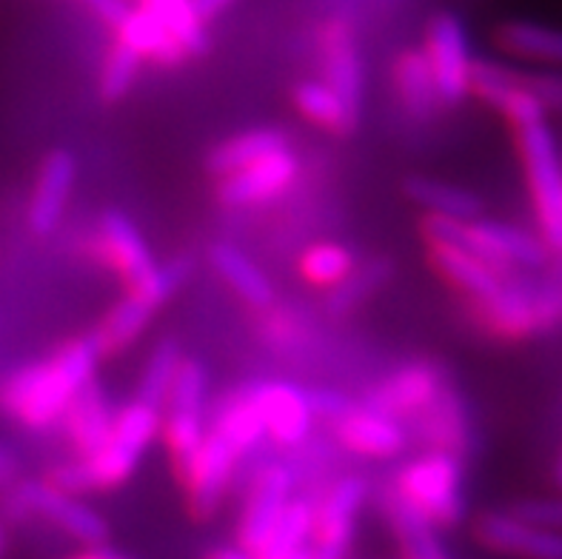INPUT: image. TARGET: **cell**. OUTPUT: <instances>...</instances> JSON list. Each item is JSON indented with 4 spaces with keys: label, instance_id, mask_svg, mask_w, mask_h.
Wrapping results in <instances>:
<instances>
[{
    "label": "cell",
    "instance_id": "1",
    "mask_svg": "<svg viewBox=\"0 0 562 559\" xmlns=\"http://www.w3.org/2000/svg\"><path fill=\"white\" fill-rule=\"evenodd\" d=\"M100 351L89 337H75L49 360L29 362L0 382V411L32 432H43L64 420V411L94 380Z\"/></svg>",
    "mask_w": 562,
    "mask_h": 559
},
{
    "label": "cell",
    "instance_id": "2",
    "mask_svg": "<svg viewBox=\"0 0 562 559\" xmlns=\"http://www.w3.org/2000/svg\"><path fill=\"white\" fill-rule=\"evenodd\" d=\"M394 489L435 525L451 528L463 523V457L446 451L423 454L400 471Z\"/></svg>",
    "mask_w": 562,
    "mask_h": 559
},
{
    "label": "cell",
    "instance_id": "3",
    "mask_svg": "<svg viewBox=\"0 0 562 559\" xmlns=\"http://www.w3.org/2000/svg\"><path fill=\"white\" fill-rule=\"evenodd\" d=\"M517 146L540 220L542 243L562 251V164L554 135L546 123H537L517 132Z\"/></svg>",
    "mask_w": 562,
    "mask_h": 559
},
{
    "label": "cell",
    "instance_id": "4",
    "mask_svg": "<svg viewBox=\"0 0 562 559\" xmlns=\"http://www.w3.org/2000/svg\"><path fill=\"white\" fill-rule=\"evenodd\" d=\"M474 317L485 332L503 340H526L540 332H549L562 317V298L554 291H528L520 286H499L497 294L485 300H471Z\"/></svg>",
    "mask_w": 562,
    "mask_h": 559
},
{
    "label": "cell",
    "instance_id": "5",
    "mask_svg": "<svg viewBox=\"0 0 562 559\" xmlns=\"http://www.w3.org/2000/svg\"><path fill=\"white\" fill-rule=\"evenodd\" d=\"M431 66V78L437 86V98L446 107L463 103L471 92V52L465 41L463 21L451 12H440L428 23L426 46H423Z\"/></svg>",
    "mask_w": 562,
    "mask_h": 559
},
{
    "label": "cell",
    "instance_id": "6",
    "mask_svg": "<svg viewBox=\"0 0 562 559\" xmlns=\"http://www.w3.org/2000/svg\"><path fill=\"white\" fill-rule=\"evenodd\" d=\"M292 489L294 477L285 466H266L257 471L237 523V546L243 551L255 554L257 559L263 557L285 505L292 503Z\"/></svg>",
    "mask_w": 562,
    "mask_h": 559
},
{
    "label": "cell",
    "instance_id": "7",
    "mask_svg": "<svg viewBox=\"0 0 562 559\" xmlns=\"http://www.w3.org/2000/svg\"><path fill=\"white\" fill-rule=\"evenodd\" d=\"M89 251H92V257H98L100 262H106V266H112L121 275L128 294H137L143 286L149 283V277L157 269L149 246L143 241L140 228L126 214L117 212V209L103 212L98 234L89 243Z\"/></svg>",
    "mask_w": 562,
    "mask_h": 559
},
{
    "label": "cell",
    "instance_id": "8",
    "mask_svg": "<svg viewBox=\"0 0 562 559\" xmlns=\"http://www.w3.org/2000/svg\"><path fill=\"white\" fill-rule=\"evenodd\" d=\"M246 396L257 405L260 417L278 446H300L306 443L314 425V411L308 403V391L285 380H260L243 385Z\"/></svg>",
    "mask_w": 562,
    "mask_h": 559
},
{
    "label": "cell",
    "instance_id": "9",
    "mask_svg": "<svg viewBox=\"0 0 562 559\" xmlns=\"http://www.w3.org/2000/svg\"><path fill=\"white\" fill-rule=\"evenodd\" d=\"M369 485L363 477H342L314 508V532L308 557L312 559H346L355 539L357 511L363 505Z\"/></svg>",
    "mask_w": 562,
    "mask_h": 559
},
{
    "label": "cell",
    "instance_id": "10",
    "mask_svg": "<svg viewBox=\"0 0 562 559\" xmlns=\"http://www.w3.org/2000/svg\"><path fill=\"white\" fill-rule=\"evenodd\" d=\"M18 496L23 500L26 511L41 514L43 519H49L55 528H60L71 539L83 543L86 548H98L109 543L106 519L100 517L98 511H92L86 503H80L78 496L52 489L46 480L23 482L21 489H18Z\"/></svg>",
    "mask_w": 562,
    "mask_h": 559
},
{
    "label": "cell",
    "instance_id": "11",
    "mask_svg": "<svg viewBox=\"0 0 562 559\" xmlns=\"http://www.w3.org/2000/svg\"><path fill=\"white\" fill-rule=\"evenodd\" d=\"M446 385H449V374L440 362L414 360L369 389L363 405L383 411L394 420L403 414H420Z\"/></svg>",
    "mask_w": 562,
    "mask_h": 559
},
{
    "label": "cell",
    "instance_id": "12",
    "mask_svg": "<svg viewBox=\"0 0 562 559\" xmlns=\"http://www.w3.org/2000/svg\"><path fill=\"white\" fill-rule=\"evenodd\" d=\"M471 92L485 100L488 107L497 109L517 132L537 123H546V109L540 100L520 83L517 71L499 66L485 57L471 60Z\"/></svg>",
    "mask_w": 562,
    "mask_h": 559
},
{
    "label": "cell",
    "instance_id": "13",
    "mask_svg": "<svg viewBox=\"0 0 562 559\" xmlns=\"http://www.w3.org/2000/svg\"><path fill=\"white\" fill-rule=\"evenodd\" d=\"M474 537L483 548L522 559H562V534L520 519L512 511H485L474 523Z\"/></svg>",
    "mask_w": 562,
    "mask_h": 559
},
{
    "label": "cell",
    "instance_id": "14",
    "mask_svg": "<svg viewBox=\"0 0 562 559\" xmlns=\"http://www.w3.org/2000/svg\"><path fill=\"white\" fill-rule=\"evenodd\" d=\"M321 49L326 86L337 94L346 114L357 126L360 109H363V60L357 55L349 23L328 21L321 32Z\"/></svg>",
    "mask_w": 562,
    "mask_h": 559
},
{
    "label": "cell",
    "instance_id": "15",
    "mask_svg": "<svg viewBox=\"0 0 562 559\" xmlns=\"http://www.w3.org/2000/svg\"><path fill=\"white\" fill-rule=\"evenodd\" d=\"M237 466V451L228 446L226 439L217 432H209L200 448V457L194 462L192 474L186 477V503H189V514L192 519L203 523L212 519L217 505H221L223 494H226L232 474Z\"/></svg>",
    "mask_w": 562,
    "mask_h": 559
},
{
    "label": "cell",
    "instance_id": "16",
    "mask_svg": "<svg viewBox=\"0 0 562 559\" xmlns=\"http://www.w3.org/2000/svg\"><path fill=\"white\" fill-rule=\"evenodd\" d=\"M75 178H78V160L71 152L55 149L43 157L32 200H29V228L37 237H49L60 226L66 203L75 189Z\"/></svg>",
    "mask_w": 562,
    "mask_h": 559
},
{
    "label": "cell",
    "instance_id": "17",
    "mask_svg": "<svg viewBox=\"0 0 562 559\" xmlns=\"http://www.w3.org/2000/svg\"><path fill=\"white\" fill-rule=\"evenodd\" d=\"M331 428L349 451L374 457V460H392L406 448L403 425L371 405L351 403L340 417L331 420Z\"/></svg>",
    "mask_w": 562,
    "mask_h": 559
},
{
    "label": "cell",
    "instance_id": "18",
    "mask_svg": "<svg viewBox=\"0 0 562 559\" xmlns=\"http://www.w3.org/2000/svg\"><path fill=\"white\" fill-rule=\"evenodd\" d=\"M294 178H297V157L289 149H283L278 155L260 160V164L249 166V169L221 178V183H217V200L223 205H232V209H237V205L266 203V200L283 194L292 186Z\"/></svg>",
    "mask_w": 562,
    "mask_h": 559
},
{
    "label": "cell",
    "instance_id": "19",
    "mask_svg": "<svg viewBox=\"0 0 562 559\" xmlns=\"http://www.w3.org/2000/svg\"><path fill=\"white\" fill-rule=\"evenodd\" d=\"M417 417H420L417 432L426 439V446H431V451H446L454 454V457L469 454L471 439H474L469 409H465L463 396L457 394L451 385H446Z\"/></svg>",
    "mask_w": 562,
    "mask_h": 559
},
{
    "label": "cell",
    "instance_id": "20",
    "mask_svg": "<svg viewBox=\"0 0 562 559\" xmlns=\"http://www.w3.org/2000/svg\"><path fill=\"white\" fill-rule=\"evenodd\" d=\"M380 505L400 543V559H446L437 525L420 508H414L394 485L383 491Z\"/></svg>",
    "mask_w": 562,
    "mask_h": 559
},
{
    "label": "cell",
    "instance_id": "21",
    "mask_svg": "<svg viewBox=\"0 0 562 559\" xmlns=\"http://www.w3.org/2000/svg\"><path fill=\"white\" fill-rule=\"evenodd\" d=\"M64 423L78 457H89V454H94L106 443L109 434H112L114 414L98 382L92 380L83 391L75 394L69 409L64 411Z\"/></svg>",
    "mask_w": 562,
    "mask_h": 559
},
{
    "label": "cell",
    "instance_id": "22",
    "mask_svg": "<svg viewBox=\"0 0 562 559\" xmlns=\"http://www.w3.org/2000/svg\"><path fill=\"white\" fill-rule=\"evenodd\" d=\"M283 149H289V141H285L283 132H278V128H251V132H240V135L217 143L209 152L206 169L214 178H228V175L249 169V166L260 164V160Z\"/></svg>",
    "mask_w": 562,
    "mask_h": 559
},
{
    "label": "cell",
    "instance_id": "23",
    "mask_svg": "<svg viewBox=\"0 0 562 559\" xmlns=\"http://www.w3.org/2000/svg\"><path fill=\"white\" fill-rule=\"evenodd\" d=\"M428 262L435 266L437 275L460 289L469 300H485L497 294L503 277L492 271L483 260L457 246H428Z\"/></svg>",
    "mask_w": 562,
    "mask_h": 559
},
{
    "label": "cell",
    "instance_id": "24",
    "mask_svg": "<svg viewBox=\"0 0 562 559\" xmlns=\"http://www.w3.org/2000/svg\"><path fill=\"white\" fill-rule=\"evenodd\" d=\"M209 262H212V269L226 280L228 289L235 291L243 303L257 309V312L271 309V303H274V289L269 286L263 271L257 269L255 262L243 255L240 248L232 246V243H214L209 248Z\"/></svg>",
    "mask_w": 562,
    "mask_h": 559
},
{
    "label": "cell",
    "instance_id": "25",
    "mask_svg": "<svg viewBox=\"0 0 562 559\" xmlns=\"http://www.w3.org/2000/svg\"><path fill=\"white\" fill-rule=\"evenodd\" d=\"M403 191L426 214H440V217L463 220V223L480 220V214H483V200L474 191L442 183L437 178H426V175H412V178H406Z\"/></svg>",
    "mask_w": 562,
    "mask_h": 559
},
{
    "label": "cell",
    "instance_id": "26",
    "mask_svg": "<svg viewBox=\"0 0 562 559\" xmlns=\"http://www.w3.org/2000/svg\"><path fill=\"white\" fill-rule=\"evenodd\" d=\"M114 41L126 43L143 60H155L160 66H178L186 60V52L146 9H128L123 23L114 29Z\"/></svg>",
    "mask_w": 562,
    "mask_h": 559
},
{
    "label": "cell",
    "instance_id": "27",
    "mask_svg": "<svg viewBox=\"0 0 562 559\" xmlns=\"http://www.w3.org/2000/svg\"><path fill=\"white\" fill-rule=\"evenodd\" d=\"M394 86H397L400 100H403V107L412 118H428L440 103L423 46L400 52L397 60H394Z\"/></svg>",
    "mask_w": 562,
    "mask_h": 559
},
{
    "label": "cell",
    "instance_id": "28",
    "mask_svg": "<svg viewBox=\"0 0 562 559\" xmlns=\"http://www.w3.org/2000/svg\"><path fill=\"white\" fill-rule=\"evenodd\" d=\"M494 43L506 55L562 66V29L535 21H506L494 32Z\"/></svg>",
    "mask_w": 562,
    "mask_h": 559
},
{
    "label": "cell",
    "instance_id": "29",
    "mask_svg": "<svg viewBox=\"0 0 562 559\" xmlns=\"http://www.w3.org/2000/svg\"><path fill=\"white\" fill-rule=\"evenodd\" d=\"M140 9H146L183 46L186 57H200L209 52L206 21L198 14L194 0H140Z\"/></svg>",
    "mask_w": 562,
    "mask_h": 559
},
{
    "label": "cell",
    "instance_id": "30",
    "mask_svg": "<svg viewBox=\"0 0 562 559\" xmlns=\"http://www.w3.org/2000/svg\"><path fill=\"white\" fill-rule=\"evenodd\" d=\"M164 432L166 448L171 454V466L180 482L192 474L194 462L200 457L203 439H206V428H203V411L198 409H166V420L160 425Z\"/></svg>",
    "mask_w": 562,
    "mask_h": 559
},
{
    "label": "cell",
    "instance_id": "31",
    "mask_svg": "<svg viewBox=\"0 0 562 559\" xmlns=\"http://www.w3.org/2000/svg\"><path fill=\"white\" fill-rule=\"evenodd\" d=\"M151 314H155V309L143 303V300L132 298V294L123 298L121 303L114 305L112 312L106 314V317L100 320L98 328H94L92 334V340L94 346H98L100 357L121 355L123 348L132 346V343L146 332Z\"/></svg>",
    "mask_w": 562,
    "mask_h": 559
},
{
    "label": "cell",
    "instance_id": "32",
    "mask_svg": "<svg viewBox=\"0 0 562 559\" xmlns=\"http://www.w3.org/2000/svg\"><path fill=\"white\" fill-rule=\"evenodd\" d=\"M212 432L221 434L228 446L235 448L237 457H240V454H249L251 448H257L266 437H269L260 411H257V405L251 403L243 389L223 405Z\"/></svg>",
    "mask_w": 562,
    "mask_h": 559
},
{
    "label": "cell",
    "instance_id": "33",
    "mask_svg": "<svg viewBox=\"0 0 562 559\" xmlns=\"http://www.w3.org/2000/svg\"><path fill=\"white\" fill-rule=\"evenodd\" d=\"M292 98L297 112L306 121H312L314 126L335 132V135H351L357 128L349 114H346V109H342L340 100H337V94L326 83H321V80H303V83H297Z\"/></svg>",
    "mask_w": 562,
    "mask_h": 559
},
{
    "label": "cell",
    "instance_id": "34",
    "mask_svg": "<svg viewBox=\"0 0 562 559\" xmlns=\"http://www.w3.org/2000/svg\"><path fill=\"white\" fill-rule=\"evenodd\" d=\"M180 362H183V355H180V343L166 337L155 346L151 357L143 366L140 385H137V403L151 405V409H164L166 400H169V391L175 385V377H178Z\"/></svg>",
    "mask_w": 562,
    "mask_h": 559
},
{
    "label": "cell",
    "instance_id": "35",
    "mask_svg": "<svg viewBox=\"0 0 562 559\" xmlns=\"http://www.w3.org/2000/svg\"><path fill=\"white\" fill-rule=\"evenodd\" d=\"M389 277H392V260H385V257H374V260H369L360 269L355 266V271L342 283L328 289L326 312L335 314V317L355 312L357 305L363 303L366 298H371Z\"/></svg>",
    "mask_w": 562,
    "mask_h": 559
},
{
    "label": "cell",
    "instance_id": "36",
    "mask_svg": "<svg viewBox=\"0 0 562 559\" xmlns=\"http://www.w3.org/2000/svg\"><path fill=\"white\" fill-rule=\"evenodd\" d=\"M314 532V503L308 500H292L285 505L278 528L271 534L269 548L260 559H292L294 554L306 551V543Z\"/></svg>",
    "mask_w": 562,
    "mask_h": 559
},
{
    "label": "cell",
    "instance_id": "37",
    "mask_svg": "<svg viewBox=\"0 0 562 559\" xmlns=\"http://www.w3.org/2000/svg\"><path fill=\"white\" fill-rule=\"evenodd\" d=\"M355 255L340 243H317V246H308L300 257V275L312 286H323V289H335L337 283H342L355 271Z\"/></svg>",
    "mask_w": 562,
    "mask_h": 559
},
{
    "label": "cell",
    "instance_id": "38",
    "mask_svg": "<svg viewBox=\"0 0 562 559\" xmlns=\"http://www.w3.org/2000/svg\"><path fill=\"white\" fill-rule=\"evenodd\" d=\"M140 64L143 57L135 49H128L126 43L114 41L106 60H103V71H100V98L106 100V103H117V100L126 98L128 89L135 86Z\"/></svg>",
    "mask_w": 562,
    "mask_h": 559
},
{
    "label": "cell",
    "instance_id": "39",
    "mask_svg": "<svg viewBox=\"0 0 562 559\" xmlns=\"http://www.w3.org/2000/svg\"><path fill=\"white\" fill-rule=\"evenodd\" d=\"M194 271V260L189 255H180V257H171L169 262H164V266H157L155 275L149 277V283L143 286L137 294H132V298L143 300L146 305H151V309H157V305H164L166 300L175 294V291L180 289V286L192 277Z\"/></svg>",
    "mask_w": 562,
    "mask_h": 559
},
{
    "label": "cell",
    "instance_id": "40",
    "mask_svg": "<svg viewBox=\"0 0 562 559\" xmlns=\"http://www.w3.org/2000/svg\"><path fill=\"white\" fill-rule=\"evenodd\" d=\"M209 389V371L206 366L194 357L180 362L178 377H175V385L169 391V400H166V409H198L203 411V400H206Z\"/></svg>",
    "mask_w": 562,
    "mask_h": 559
},
{
    "label": "cell",
    "instance_id": "41",
    "mask_svg": "<svg viewBox=\"0 0 562 559\" xmlns=\"http://www.w3.org/2000/svg\"><path fill=\"white\" fill-rule=\"evenodd\" d=\"M512 514L546 532L562 534V496H528L512 505Z\"/></svg>",
    "mask_w": 562,
    "mask_h": 559
},
{
    "label": "cell",
    "instance_id": "42",
    "mask_svg": "<svg viewBox=\"0 0 562 559\" xmlns=\"http://www.w3.org/2000/svg\"><path fill=\"white\" fill-rule=\"evenodd\" d=\"M520 83L535 94L546 112H562V75L546 71V75H531V71H517Z\"/></svg>",
    "mask_w": 562,
    "mask_h": 559
},
{
    "label": "cell",
    "instance_id": "43",
    "mask_svg": "<svg viewBox=\"0 0 562 559\" xmlns=\"http://www.w3.org/2000/svg\"><path fill=\"white\" fill-rule=\"evenodd\" d=\"M308 403H312L314 417L328 420V423H331V420H337L342 411L349 409L351 400L335 389H312L308 391Z\"/></svg>",
    "mask_w": 562,
    "mask_h": 559
},
{
    "label": "cell",
    "instance_id": "44",
    "mask_svg": "<svg viewBox=\"0 0 562 559\" xmlns=\"http://www.w3.org/2000/svg\"><path fill=\"white\" fill-rule=\"evenodd\" d=\"M89 12L94 14V18H100V21L106 23V26L117 29L123 23V18L128 14V3L126 0H80Z\"/></svg>",
    "mask_w": 562,
    "mask_h": 559
},
{
    "label": "cell",
    "instance_id": "45",
    "mask_svg": "<svg viewBox=\"0 0 562 559\" xmlns=\"http://www.w3.org/2000/svg\"><path fill=\"white\" fill-rule=\"evenodd\" d=\"M235 3V0H194V7H198V14L203 18V21H212V18H217V14L223 12V9H228Z\"/></svg>",
    "mask_w": 562,
    "mask_h": 559
},
{
    "label": "cell",
    "instance_id": "46",
    "mask_svg": "<svg viewBox=\"0 0 562 559\" xmlns=\"http://www.w3.org/2000/svg\"><path fill=\"white\" fill-rule=\"evenodd\" d=\"M206 559H257L255 554L243 551L240 546H221V548H212L206 554Z\"/></svg>",
    "mask_w": 562,
    "mask_h": 559
},
{
    "label": "cell",
    "instance_id": "47",
    "mask_svg": "<svg viewBox=\"0 0 562 559\" xmlns=\"http://www.w3.org/2000/svg\"><path fill=\"white\" fill-rule=\"evenodd\" d=\"M109 554H112V548L98 546V548H83V551L75 554V557L69 559H109Z\"/></svg>",
    "mask_w": 562,
    "mask_h": 559
},
{
    "label": "cell",
    "instance_id": "48",
    "mask_svg": "<svg viewBox=\"0 0 562 559\" xmlns=\"http://www.w3.org/2000/svg\"><path fill=\"white\" fill-rule=\"evenodd\" d=\"M12 474H14L12 460H9V457H7V451H0V485L12 480Z\"/></svg>",
    "mask_w": 562,
    "mask_h": 559
},
{
    "label": "cell",
    "instance_id": "49",
    "mask_svg": "<svg viewBox=\"0 0 562 559\" xmlns=\"http://www.w3.org/2000/svg\"><path fill=\"white\" fill-rule=\"evenodd\" d=\"M7 528H3V523H0V557H3V554H7Z\"/></svg>",
    "mask_w": 562,
    "mask_h": 559
},
{
    "label": "cell",
    "instance_id": "50",
    "mask_svg": "<svg viewBox=\"0 0 562 559\" xmlns=\"http://www.w3.org/2000/svg\"><path fill=\"white\" fill-rule=\"evenodd\" d=\"M554 482L562 489V454H560V460H557V466H554Z\"/></svg>",
    "mask_w": 562,
    "mask_h": 559
},
{
    "label": "cell",
    "instance_id": "51",
    "mask_svg": "<svg viewBox=\"0 0 562 559\" xmlns=\"http://www.w3.org/2000/svg\"><path fill=\"white\" fill-rule=\"evenodd\" d=\"M109 559H128V557H123V554H117V551H112V554H109Z\"/></svg>",
    "mask_w": 562,
    "mask_h": 559
}]
</instances>
